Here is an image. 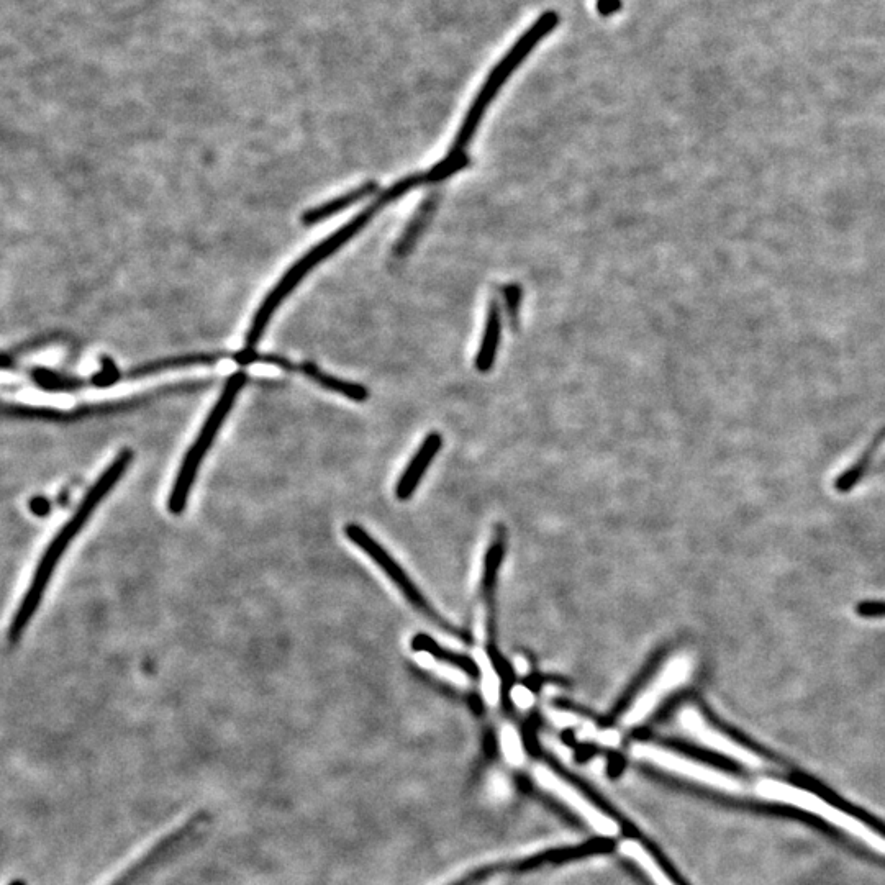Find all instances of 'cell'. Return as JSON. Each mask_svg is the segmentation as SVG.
<instances>
[{"instance_id":"cell-1","label":"cell","mask_w":885,"mask_h":885,"mask_svg":"<svg viewBox=\"0 0 885 885\" xmlns=\"http://www.w3.org/2000/svg\"><path fill=\"white\" fill-rule=\"evenodd\" d=\"M422 184H428L427 173L412 174V176L404 177V179H400L399 182H395L394 186H391L387 191L382 192L381 196L377 197L373 204L366 207L363 212H359L353 220L346 223L345 227L336 230L333 235L328 236L327 240H323L320 245L312 248L304 258H300L299 261H297V263H295L294 266L282 276L279 284L274 287L273 291L269 292L268 297H266V300H264L261 307H259L255 318H253V323H251L250 330H248V335H246L245 348H248V350H255L258 341L263 338V333L264 330H266V327H268L269 320L273 317L274 312L279 309L282 300L286 299L287 295L294 291L297 284H299V282L302 281V279H304V277L307 276L317 264L325 261L328 256H332L336 250H340L341 246L348 243L354 235H358V233L361 232L371 220H373L374 215H376L379 210L384 209L387 204H391L394 200L404 196V194L412 191L415 187L422 186Z\"/></svg>"},{"instance_id":"cell-2","label":"cell","mask_w":885,"mask_h":885,"mask_svg":"<svg viewBox=\"0 0 885 885\" xmlns=\"http://www.w3.org/2000/svg\"><path fill=\"white\" fill-rule=\"evenodd\" d=\"M133 451L123 450L117 454V458L110 463L109 468L105 469L97 479L96 484L89 489L86 497L82 499L73 517L69 518V522L59 530L55 540L51 541L50 546L46 548L38 564L37 571L33 574L32 584L27 594L23 597L19 610L15 613L12 625H10L9 638L10 641L19 640L23 630L27 628L28 623L32 620L33 615L37 612L38 605L45 595L46 587L50 584L51 576L58 566L59 559L63 558L64 551L68 550L71 541L79 535V531L84 528L87 520L91 517L94 510L99 507L100 502L105 495L112 491V487L122 479L123 474L127 471L128 466L132 464Z\"/></svg>"},{"instance_id":"cell-3","label":"cell","mask_w":885,"mask_h":885,"mask_svg":"<svg viewBox=\"0 0 885 885\" xmlns=\"http://www.w3.org/2000/svg\"><path fill=\"white\" fill-rule=\"evenodd\" d=\"M558 23L559 15L556 12H545L528 28L527 32L522 33V37L515 41V45L505 53L504 58L500 59V63L492 69L489 78L484 82L476 100L472 102L471 109L464 118L463 125L459 128L458 137L451 145L450 155L446 158L456 159L459 156H464L466 146L471 143L482 117L486 114L487 107L492 104V100L499 94L500 89L512 76L513 71L528 58L531 51L535 50L541 41L553 32L554 28L558 27Z\"/></svg>"},{"instance_id":"cell-4","label":"cell","mask_w":885,"mask_h":885,"mask_svg":"<svg viewBox=\"0 0 885 885\" xmlns=\"http://www.w3.org/2000/svg\"><path fill=\"white\" fill-rule=\"evenodd\" d=\"M248 376L245 371H238L228 377L227 384L223 387L222 394L218 397L217 404L209 413V417L205 420L204 425L200 428L196 441L192 443L191 448L187 451L186 456L182 459L181 468L177 471L176 481H174L173 489L169 494L168 510L173 515H181L187 507V500L191 495L192 486L199 474L200 464L207 456V451L214 445L223 422L227 420L228 413L233 409L236 397L240 394L241 389L245 387Z\"/></svg>"},{"instance_id":"cell-5","label":"cell","mask_w":885,"mask_h":885,"mask_svg":"<svg viewBox=\"0 0 885 885\" xmlns=\"http://www.w3.org/2000/svg\"><path fill=\"white\" fill-rule=\"evenodd\" d=\"M754 795L759 799L771 800L777 804L792 805V807L804 810V812L812 813L815 817L822 818L826 823L836 826L838 830H843L848 835L858 838V840L866 843L869 848L874 849L876 853L885 856V836L879 835L874 828L859 822L858 818L843 812L840 808L833 807L825 800L820 799L818 795L812 794L810 790L802 789V787L790 786L786 782L774 781V779H761L754 786Z\"/></svg>"},{"instance_id":"cell-6","label":"cell","mask_w":885,"mask_h":885,"mask_svg":"<svg viewBox=\"0 0 885 885\" xmlns=\"http://www.w3.org/2000/svg\"><path fill=\"white\" fill-rule=\"evenodd\" d=\"M633 756L636 759L645 761V763L653 764V766L659 767L663 771L671 772V774L697 782V784H702V786L722 790V792H727V794L743 795L746 792L745 784L738 777L730 776L727 772L718 771L715 767L699 763L695 759L681 756V754L674 753L671 749L663 748V746L640 743V745H635V748H633Z\"/></svg>"},{"instance_id":"cell-7","label":"cell","mask_w":885,"mask_h":885,"mask_svg":"<svg viewBox=\"0 0 885 885\" xmlns=\"http://www.w3.org/2000/svg\"><path fill=\"white\" fill-rule=\"evenodd\" d=\"M533 779L541 789L546 790L548 794L553 795L556 799L561 800L563 804L568 805L572 812L577 813L579 817L592 826L600 836L613 838L620 833V825L615 820L600 812L592 802L584 797V795L572 787L568 781H564L563 777L558 776L556 772L551 771L546 766L533 767Z\"/></svg>"},{"instance_id":"cell-8","label":"cell","mask_w":885,"mask_h":885,"mask_svg":"<svg viewBox=\"0 0 885 885\" xmlns=\"http://www.w3.org/2000/svg\"><path fill=\"white\" fill-rule=\"evenodd\" d=\"M681 720L690 735L694 736L695 740H699L700 745H704L710 751L727 756V758L733 759L736 763L751 767V769H763L766 766V761L758 753H754L753 749L740 745L735 738H731L725 731L717 730L713 725L705 722V718L702 717V713L699 710H694V708L686 710V712L682 713Z\"/></svg>"},{"instance_id":"cell-9","label":"cell","mask_w":885,"mask_h":885,"mask_svg":"<svg viewBox=\"0 0 885 885\" xmlns=\"http://www.w3.org/2000/svg\"><path fill=\"white\" fill-rule=\"evenodd\" d=\"M209 820L210 817L207 812H199L196 815H192L187 820V823L179 826L177 830L169 833L168 836H164L163 840L159 841L158 845L151 849L150 853L145 854L137 864H133L122 877H118L117 881L110 885L137 884L146 874H150L159 864L164 863L166 859L171 858L174 853H177L182 846H186V843H189Z\"/></svg>"},{"instance_id":"cell-10","label":"cell","mask_w":885,"mask_h":885,"mask_svg":"<svg viewBox=\"0 0 885 885\" xmlns=\"http://www.w3.org/2000/svg\"><path fill=\"white\" fill-rule=\"evenodd\" d=\"M345 531L346 536L350 538V541H353L354 545L358 546L359 550L368 554L369 558L373 559L374 563H376L382 571L386 572L387 577L394 582L395 586L402 590V594H404L405 597L417 607V609L422 610L423 613H427L428 617H436L432 607H430V604L425 600L422 592H420L417 587L413 586V582L410 581V577L405 574L404 569L400 568L399 564L395 563L391 554L387 553V551L374 540L373 536L369 535L368 531H364L363 528L359 527V525H354V523L348 525V527L345 528Z\"/></svg>"},{"instance_id":"cell-11","label":"cell","mask_w":885,"mask_h":885,"mask_svg":"<svg viewBox=\"0 0 885 885\" xmlns=\"http://www.w3.org/2000/svg\"><path fill=\"white\" fill-rule=\"evenodd\" d=\"M441 443H443V438L438 433H430L425 438L423 445L418 448L409 466L405 468L404 474L400 476L399 482H397V487H395L397 499L407 500L412 497L413 492L417 489L418 482L422 481L423 474L427 472L428 466H430L433 458L440 451Z\"/></svg>"},{"instance_id":"cell-12","label":"cell","mask_w":885,"mask_h":885,"mask_svg":"<svg viewBox=\"0 0 885 885\" xmlns=\"http://www.w3.org/2000/svg\"><path fill=\"white\" fill-rule=\"evenodd\" d=\"M228 356L230 354L218 351V353H191L171 356V358L155 359V361H148V363L141 364V366H137L132 371H128L125 377L137 379V377L163 373V371H168V369L187 368V366H197V364H207V366H210V364L218 363V361H222V359L228 358Z\"/></svg>"},{"instance_id":"cell-13","label":"cell","mask_w":885,"mask_h":885,"mask_svg":"<svg viewBox=\"0 0 885 885\" xmlns=\"http://www.w3.org/2000/svg\"><path fill=\"white\" fill-rule=\"evenodd\" d=\"M377 189H379V186H377L376 181L364 182L363 186L356 187V189L348 192L345 196L336 197V199L330 200V202H325V204L318 205L314 209L307 210L300 220H302L304 225H315V223L323 222V220L333 217L341 210L348 209V207L356 204L359 200L373 196Z\"/></svg>"},{"instance_id":"cell-14","label":"cell","mask_w":885,"mask_h":885,"mask_svg":"<svg viewBox=\"0 0 885 885\" xmlns=\"http://www.w3.org/2000/svg\"><path fill=\"white\" fill-rule=\"evenodd\" d=\"M299 371L304 376L312 379V381L317 382L318 386H322L323 389L335 392V394L345 395V397L354 400V402H364V400L369 399V391L366 387L323 373L322 369L318 368L315 363L305 361V363L300 364Z\"/></svg>"},{"instance_id":"cell-15","label":"cell","mask_w":885,"mask_h":885,"mask_svg":"<svg viewBox=\"0 0 885 885\" xmlns=\"http://www.w3.org/2000/svg\"><path fill=\"white\" fill-rule=\"evenodd\" d=\"M620 853L627 856L633 863L641 867V871L651 879L654 885H677L668 876V872L664 871L661 864L651 856L645 846L635 840H625L620 843Z\"/></svg>"},{"instance_id":"cell-16","label":"cell","mask_w":885,"mask_h":885,"mask_svg":"<svg viewBox=\"0 0 885 885\" xmlns=\"http://www.w3.org/2000/svg\"><path fill=\"white\" fill-rule=\"evenodd\" d=\"M500 330H502V322H500V307L497 302H491L489 312H487L486 332L482 338L481 350L477 354L476 368L481 373H487L492 368L497 354V346L500 341Z\"/></svg>"},{"instance_id":"cell-17","label":"cell","mask_w":885,"mask_h":885,"mask_svg":"<svg viewBox=\"0 0 885 885\" xmlns=\"http://www.w3.org/2000/svg\"><path fill=\"white\" fill-rule=\"evenodd\" d=\"M412 648L417 649V651H427V653L432 654L433 658L440 659V661H445V663L453 664L456 668L463 669L468 676L479 677V668H477V664L474 663L471 658L464 656V654L446 651V649L441 648L438 643H435L432 638H428L427 635L415 636L412 641Z\"/></svg>"},{"instance_id":"cell-18","label":"cell","mask_w":885,"mask_h":885,"mask_svg":"<svg viewBox=\"0 0 885 885\" xmlns=\"http://www.w3.org/2000/svg\"><path fill=\"white\" fill-rule=\"evenodd\" d=\"M668 653V648H659L658 651L648 659L645 668L641 669V671L636 674L635 679L631 682V686L628 687L627 692L623 695L622 702H620V712H627L631 702L640 695L641 690L646 689L649 682L653 681L654 676L658 674L659 669L663 668L664 659H666Z\"/></svg>"},{"instance_id":"cell-19","label":"cell","mask_w":885,"mask_h":885,"mask_svg":"<svg viewBox=\"0 0 885 885\" xmlns=\"http://www.w3.org/2000/svg\"><path fill=\"white\" fill-rule=\"evenodd\" d=\"M436 200L428 199L423 202L422 207L418 209L417 215L413 217L412 222H410L409 228L405 230L404 235L400 238L399 243L395 246V255L402 258V256L407 255L410 250H412L415 243H417L418 236L423 232V228L427 227L428 220L432 217L433 209H435Z\"/></svg>"},{"instance_id":"cell-20","label":"cell","mask_w":885,"mask_h":885,"mask_svg":"<svg viewBox=\"0 0 885 885\" xmlns=\"http://www.w3.org/2000/svg\"><path fill=\"white\" fill-rule=\"evenodd\" d=\"M504 550V533L500 531V533L495 535V540L492 541L491 548L487 551L486 571H484V590H486L487 599H491L492 592H494L500 563H502V558H504Z\"/></svg>"},{"instance_id":"cell-21","label":"cell","mask_w":885,"mask_h":885,"mask_svg":"<svg viewBox=\"0 0 885 885\" xmlns=\"http://www.w3.org/2000/svg\"><path fill=\"white\" fill-rule=\"evenodd\" d=\"M122 377V373L118 371L114 361L109 356H104L100 359L99 373L94 374L89 381L82 379V387H110L114 386L115 382L120 381Z\"/></svg>"},{"instance_id":"cell-22","label":"cell","mask_w":885,"mask_h":885,"mask_svg":"<svg viewBox=\"0 0 885 885\" xmlns=\"http://www.w3.org/2000/svg\"><path fill=\"white\" fill-rule=\"evenodd\" d=\"M502 751H504L505 759L512 766H522L525 761V753H523L522 740L517 735V731L507 727L502 731Z\"/></svg>"},{"instance_id":"cell-23","label":"cell","mask_w":885,"mask_h":885,"mask_svg":"<svg viewBox=\"0 0 885 885\" xmlns=\"http://www.w3.org/2000/svg\"><path fill=\"white\" fill-rule=\"evenodd\" d=\"M469 164L468 156H459L456 159H448L445 158L440 163L436 164L435 168L430 169L427 173V181L428 182H440L445 181L448 177L453 176L454 173H458L461 169L466 168Z\"/></svg>"},{"instance_id":"cell-24","label":"cell","mask_w":885,"mask_h":885,"mask_svg":"<svg viewBox=\"0 0 885 885\" xmlns=\"http://www.w3.org/2000/svg\"><path fill=\"white\" fill-rule=\"evenodd\" d=\"M504 299L507 314H509L513 325H517L518 312H520V304H522V287L518 286V284H510V286L505 287Z\"/></svg>"},{"instance_id":"cell-25","label":"cell","mask_w":885,"mask_h":885,"mask_svg":"<svg viewBox=\"0 0 885 885\" xmlns=\"http://www.w3.org/2000/svg\"><path fill=\"white\" fill-rule=\"evenodd\" d=\"M861 618H885V600H863L856 605Z\"/></svg>"},{"instance_id":"cell-26","label":"cell","mask_w":885,"mask_h":885,"mask_svg":"<svg viewBox=\"0 0 885 885\" xmlns=\"http://www.w3.org/2000/svg\"><path fill=\"white\" fill-rule=\"evenodd\" d=\"M30 510L37 517H46L51 512L50 500L45 499V497H35V499L30 500Z\"/></svg>"},{"instance_id":"cell-27","label":"cell","mask_w":885,"mask_h":885,"mask_svg":"<svg viewBox=\"0 0 885 885\" xmlns=\"http://www.w3.org/2000/svg\"><path fill=\"white\" fill-rule=\"evenodd\" d=\"M622 7V0H597V10L602 15H612Z\"/></svg>"},{"instance_id":"cell-28","label":"cell","mask_w":885,"mask_h":885,"mask_svg":"<svg viewBox=\"0 0 885 885\" xmlns=\"http://www.w3.org/2000/svg\"><path fill=\"white\" fill-rule=\"evenodd\" d=\"M479 885H502V881H500L499 877H494V879H489V881L482 882Z\"/></svg>"},{"instance_id":"cell-29","label":"cell","mask_w":885,"mask_h":885,"mask_svg":"<svg viewBox=\"0 0 885 885\" xmlns=\"http://www.w3.org/2000/svg\"><path fill=\"white\" fill-rule=\"evenodd\" d=\"M9 885H27V882L23 881V879H15Z\"/></svg>"}]
</instances>
